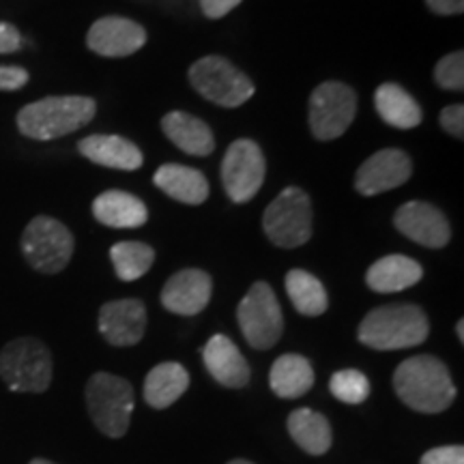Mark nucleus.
Instances as JSON below:
<instances>
[{
    "mask_svg": "<svg viewBox=\"0 0 464 464\" xmlns=\"http://www.w3.org/2000/svg\"><path fill=\"white\" fill-rule=\"evenodd\" d=\"M393 390L409 409L428 415L448 411L458 393L448 365L432 355L404 359L393 372Z\"/></svg>",
    "mask_w": 464,
    "mask_h": 464,
    "instance_id": "1",
    "label": "nucleus"
},
{
    "mask_svg": "<svg viewBox=\"0 0 464 464\" xmlns=\"http://www.w3.org/2000/svg\"><path fill=\"white\" fill-rule=\"evenodd\" d=\"M430 324L420 305L393 304L368 312L359 324V342L374 351H402L426 342Z\"/></svg>",
    "mask_w": 464,
    "mask_h": 464,
    "instance_id": "2",
    "label": "nucleus"
},
{
    "mask_svg": "<svg viewBox=\"0 0 464 464\" xmlns=\"http://www.w3.org/2000/svg\"><path fill=\"white\" fill-rule=\"evenodd\" d=\"M97 103L84 95H61L28 103L17 112V127L33 140H54L95 119Z\"/></svg>",
    "mask_w": 464,
    "mask_h": 464,
    "instance_id": "3",
    "label": "nucleus"
},
{
    "mask_svg": "<svg viewBox=\"0 0 464 464\" xmlns=\"http://www.w3.org/2000/svg\"><path fill=\"white\" fill-rule=\"evenodd\" d=\"M52 355L37 338H15L0 351V379L15 393H44L52 382Z\"/></svg>",
    "mask_w": 464,
    "mask_h": 464,
    "instance_id": "4",
    "label": "nucleus"
},
{
    "mask_svg": "<svg viewBox=\"0 0 464 464\" xmlns=\"http://www.w3.org/2000/svg\"><path fill=\"white\" fill-rule=\"evenodd\" d=\"M86 406L97 430L110 439L125 437L133 413V387L116 374H92L86 382Z\"/></svg>",
    "mask_w": 464,
    "mask_h": 464,
    "instance_id": "5",
    "label": "nucleus"
},
{
    "mask_svg": "<svg viewBox=\"0 0 464 464\" xmlns=\"http://www.w3.org/2000/svg\"><path fill=\"white\" fill-rule=\"evenodd\" d=\"M75 241L65 224L50 216H37L22 235V254L34 271L45 276L61 274L73 256Z\"/></svg>",
    "mask_w": 464,
    "mask_h": 464,
    "instance_id": "6",
    "label": "nucleus"
},
{
    "mask_svg": "<svg viewBox=\"0 0 464 464\" xmlns=\"http://www.w3.org/2000/svg\"><path fill=\"white\" fill-rule=\"evenodd\" d=\"M237 321L249 346L256 351L274 348L284 334L282 307L274 288L266 282L254 284L237 307Z\"/></svg>",
    "mask_w": 464,
    "mask_h": 464,
    "instance_id": "7",
    "label": "nucleus"
},
{
    "mask_svg": "<svg viewBox=\"0 0 464 464\" xmlns=\"http://www.w3.org/2000/svg\"><path fill=\"white\" fill-rule=\"evenodd\" d=\"M189 82L202 97L222 108H239L254 95V84L224 56H205L189 67Z\"/></svg>",
    "mask_w": 464,
    "mask_h": 464,
    "instance_id": "8",
    "label": "nucleus"
},
{
    "mask_svg": "<svg viewBox=\"0 0 464 464\" xmlns=\"http://www.w3.org/2000/svg\"><path fill=\"white\" fill-rule=\"evenodd\" d=\"M263 228L277 247H301L312 237V202L301 188H286L266 207Z\"/></svg>",
    "mask_w": 464,
    "mask_h": 464,
    "instance_id": "9",
    "label": "nucleus"
},
{
    "mask_svg": "<svg viewBox=\"0 0 464 464\" xmlns=\"http://www.w3.org/2000/svg\"><path fill=\"white\" fill-rule=\"evenodd\" d=\"M357 95L344 82L318 84L310 97V130L316 140H335L353 125Z\"/></svg>",
    "mask_w": 464,
    "mask_h": 464,
    "instance_id": "10",
    "label": "nucleus"
},
{
    "mask_svg": "<svg viewBox=\"0 0 464 464\" xmlns=\"http://www.w3.org/2000/svg\"><path fill=\"white\" fill-rule=\"evenodd\" d=\"M266 164L263 149L241 138L230 144L222 161V183L232 202H249L263 188Z\"/></svg>",
    "mask_w": 464,
    "mask_h": 464,
    "instance_id": "11",
    "label": "nucleus"
},
{
    "mask_svg": "<svg viewBox=\"0 0 464 464\" xmlns=\"http://www.w3.org/2000/svg\"><path fill=\"white\" fill-rule=\"evenodd\" d=\"M147 28L130 17L108 15L97 20L86 34V45L95 54L106 58H125L147 45Z\"/></svg>",
    "mask_w": 464,
    "mask_h": 464,
    "instance_id": "12",
    "label": "nucleus"
},
{
    "mask_svg": "<svg viewBox=\"0 0 464 464\" xmlns=\"http://www.w3.org/2000/svg\"><path fill=\"white\" fill-rule=\"evenodd\" d=\"M393 224H396L400 235H404L406 239L415 241L417 246L423 247L440 249L448 246L451 239L450 222L430 202H406L396 211Z\"/></svg>",
    "mask_w": 464,
    "mask_h": 464,
    "instance_id": "13",
    "label": "nucleus"
},
{
    "mask_svg": "<svg viewBox=\"0 0 464 464\" xmlns=\"http://www.w3.org/2000/svg\"><path fill=\"white\" fill-rule=\"evenodd\" d=\"M413 161L400 149H382L368 158L355 174V189L362 196H379L411 179Z\"/></svg>",
    "mask_w": 464,
    "mask_h": 464,
    "instance_id": "14",
    "label": "nucleus"
},
{
    "mask_svg": "<svg viewBox=\"0 0 464 464\" xmlns=\"http://www.w3.org/2000/svg\"><path fill=\"white\" fill-rule=\"evenodd\" d=\"M100 332L112 346H136L147 332V307L140 299L108 301L100 310Z\"/></svg>",
    "mask_w": 464,
    "mask_h": 464,
    "instance_id": "15",
    "label": "nucleus"
},
{
    "mask_svg": "<svg viewBox=\"0 0 464 464\" xmlns=\"http://www.w3.org/2000/svg\"><path fill=\"white\" fill-rule=\"evenodd\" d=\"M213 280L202 269H183L174 274L161 288V305L172 314L196 316L208 305Z\"/></svg>",
    "mask_w": 464,
    "mask_h": 464,
    "instance_id": "16",
    "label": "nucleus"
},
{
    "mask_svg": "<svg viewBox=\"0 0 464 464\" xmlns=\"http://www.w3.org/2000/svg\"><path fill=\"white\" fill-rule=\"evenodd\" d=\"M207 372L216 379L219 385L228 390H241L249 382V365L235 342L222 334H216L202 348Z\"/></svg>",
    "mask_w": 464,
    "mask_h": 464,
    "instance_id": "17",
    "label": "nucleus"
},
{
    "mask_svg": "<svg viewBox=\"0 0 464 464\" xmlns=\"http://www.w3.org/2000/svg\"><path fill=\"white\" fill-rule=\"evenodd\" d=\"M161 130L168 136L174 147H179L183 153L196 155V158H205L211 155L216 149V136H213L211 127L198 116L181 112V110H174V112L166 114L161 119Z\"/></svg>",
    "mask_w": 464,
    "mask_h": 464,
    "instance_id": "18",
    "label": "nucleus"
},
{
    "mask_svg": "<svg viewBox=\"0 0 464 464\" xmlns=\"http://www.w3.org/2000/svg\"><path fill=\"white\" fill-rule=\"evenodd\" d=\"M78 150L92 164L114 170H138L142 166V150L121 136H86L78 142Z\"/></svg>",
    "mask_w": 464,
    "mask_h": 464,
    "instance_id": "19",
    "label": "nucleus"
},
{
    "mask_svg": "<svg viewBox=\"0 0 464 464\" xmlns=\"http://www.w3.org/2000/svg\"><path fill=\"white\" fill-rule=\"evenodd\" d=\"M92 216L110 228H140L147 224L149 211L138 196L110 189L92 200Z\"/></svg>",
    "mask_w": 464,
    "mask_h": 464,
    "instance_id": "20",
    "label": "nucleus"
},
{
    "mask_svg": "<svg viewBox=\"0 0 464 464\" xmlns=\"http://www.w3.org/2000/svg\"><path fill=\"white\" fill-rule=\"evenodd\" d=\"M153 183L183 205H202L208 198V181L200 170L181 164H164L155 172Z\"/></svg>",
    "mask_w": 464,
    "mask_h": 464,
    "instance_id": "21",
    "label": "nucleus"
},
{
    "mask_svg": "<svg viewBox=\"0 0 464 464\" xmlns=\"http://www.w3.org/2000/svg\"><path fill=\"white\" fill-rule=\"evenodd\" d=\"M423 277V269L417 260L409 256H400V254H392L385 256L370 266L365 274V284L374 290V293H400L415 284H420Z\"/></svg>",
    "mask_w": 464,
    "mask_h": 464,
    "instance_id": "22",
    "label": "nucleus"
},
{
    "mask_svg": "<svg viewBox=\"0 0 464 464\" xmlns=\"http://www.w3.org/2000/svg\"><path fill=\"white\" fill-rule=\"evenodd\" d=\"M189 374L181 363L164 362L155 365L144 379V402L150 409H168L188 392Z\"/></svg>",
    "mask_w": 464,
    "mask_h": 464,
    "instance_id": "23",
    "label": "nucleus"
},
{
    "mask_svg": "<svg viewBox=\"0 0 464 464\" xmlns=\"http://www.w3.org/2000/svg\"><path fill=\"white\" fill-rule=\"evenodd\" d=\"M269 382L277 398H301L314 385V368L304 355L288 353V355L277 357L271 365Z\"/></svg>",
    "mask_w": 464,
    "mask_h": 464,
    "instance_id": "24",
    "label": "nucleus"
},
{
    "mask_svg": "<svg viewBox=\"0 0 464 464\" xmlns=\"http://www.w3.org/2000/svg\"><path fill=\"white\" fill-rule=\"evenodd\" d=\"M374 106L381 119L396 130H413L423 121L420 103L398 84H381L376 89Z\"/></svg>",
    "mask_w": 464,
    "mask_h": 464,
    "instance_id": "25",
    "label": "nucleus"
},
{
    "mask_svg": "<svg viewBox=\"0 0 464 464\" xmlns=\"http://www.w3.org/2000/svg\"><path fill=\"white\" fill-rule=\"evenodd\" d=\"M288 432L305 454L323 456L334 443L329 420L312 409H297L288 417Z\"/></svg>",
    "mask_w": 464,
    "mask_h": 464,
    "instance_id": "26",
    "label": "nucleus"
},
{
    "mask_svg": "<svg viewBox=\"0 0 464 464\" xmlns=\"http://www.w3.org/2000/svg\"><path fill=\"white\" fill-rule=\"evenodd\" d=\"M286 293L295 310L304 316H321L327 312L329 297L323 282L304 269H293L286 276Z\"/></svg>",
    "mask_w": 464,
    "mask_h": 464,
    "instance_id": "27",
    "label": "nucleus"
},
{
    "mask_svg": "<svg viewBox=\"0 0 464 464\" xmlns=\"http://www.w3.org/2000/svg\"><path fill=\"white\" fill-rule=\"evenodd\" d=\"M110 260L119 280L136 282L153 266L155 249L140 241H121L110 247Z\"/></svg>",
    "mask_w": 464,
    "mask_h": 464,
    "instance_id": "28",
    "label": "nucleus"
},
{
    "mask_svg": "<svg viewBox=\"0 0 464 464\" xmlns=\"http://www.w3.org/2000/svg\"><path fill=\"white\" fill-rule=\"evenodd\" d=\"M329 390L340 402L362 404L370 396V381L359 370H340L329 381Z\"/></svg>",
    "mask_w": 464,
    "mask_h": 464,
    "instance_id": "29",
    "label": "nucleus"
},
{
    "mask_svg": "<svg viewBox=\"0 0 464 464\" xmlns=\"http://www.w3.org/2000/svg\"><path fill=\"white\" fill-rule=\"evenodd\" d=\"M434 80L440 89L445 91H462L464 89V54L454 52V54L443 56L434 67Z\"/></svg>",
    "mask_w": 464,
    "mask_h": 464,
    "instance_id": "30",
    "label": "nucleus"
},
{
    "mask_svg": "<svg viewBox=\"0 0 464 464\" xmlns=\"http://www.w3.org/2000/svg\"><path fill=\"white\" fill-rule=\"evenodd\" d=\"M420 464H464L462 445H443V448L428 450L421 456Z\"/></svg>",
    "mask_w": 464,
    "mask_h": 464,
    "instance_id": "31",
    "label": "nucleus"
},
{
    "mask_svg": "<svg viewBox=\"0 0 464 464\" xmlns=\"http://www.w3.org/2000/svg\"><path fill=\"white\" fill-rule=\"evenodd\" d=\"M440 127L450 133V136L462 140L464 138V108L460 103L456 106H448L440 112Z\"/></svg>",
    "mask_w": 464,
    "mask_h": 464,
    "instance_id": "32",
    "label": "nucleus"
},
{
    "mask_svg": "<svg viewBox=\"0 0 464 464\" xmlns=\"http://www.w3.org/2000/svg\"><path fill=\"white\" fill-rule=\"evenodd\" d=\"M28 82V72L22 67H0V91H17Z\"/></svg>",
    "mask_w": 464,
    "mask_h": 464,
    "instance_id": "33",
    "label": "nucleus"
},
{
    "mask_svg": "<svg viewBox=\"0 0 464 464\" xmlns=\"http://www.w3.org/2000/svg\"><path fill=\"white\" fill-rule=\"evenodd\" d=\"M241 0H200V9L208 20H219V17L228 15L232 9H237Z\"/></svg>",
    "mask_w": 464,
    "mask_h": 464,
    "instance_id": "34",
    "label": "nucleus"
},
{
    "mask_svg": "<svg viewBox=\"0 0 464 464\" xmlns=\"http://www.w3.org/2000/svg\"><path fill=\"white\" fill-rule=\"evenodd\" d=\"M22 48V34L9 22H0V54H11Z\"/></svg>",
    "mask_w": 464,
    "mask_h": 464,
    "instance_id": "35",
    "label": "nucleus"
},
{
    "mask_svg": "<svg viewBox=\"0 0 464 464\" xmlns=\"http://www.w3.org/2000/svg\"><path fill=\"white\" fill-rule=\"evenodd\" d=\"M426 5L437 15H460L464 11V0H426Z\"/></svg>",
    "mask_w": 464,
    "mask_h": 464,
    "instance_id": "36",
    "label": "nucleus"
},
{
    "mask_svg": "<svg viewBox=\"0 0 464 464\" xmlns=\"http://www.w3.org/2000/svg\"><path fill=\"white\" fill-rule=\"evenodd\" d=\"M456 334H458V340L464 342V321H458V324H456Z\"/></svg>",
    "mask_w": 464,
    "mask_h": 464,
    "instance_id": "37",
    "label": "nucleus"
},
{
    "mask_svg": "<svg viewBox=\"0 0 464 464\" xmlns=\"http://www.w3.org/2000/svg\"><path fill=\"white\" fill-rule=\"evenodd\" d=\"M31 464H56V462L45 460V458H34V460H31Z\"/></svg>",
    "mask_w": 464,
    "mask_h": 464,
    "instance_id": "38",
    "label": "nucleus"
},
{
    "mask_svg": "<svg viewBox=\"0 0 464 464\" xmlns=\"http://www.w3.org/2000/svg\"><path fill=\"white\" fill-rule=\"evenodd\" d=\"M228 464H254V462H249V460H230Z\"/></svg>",
    "mask_w": 464,
    "mask_h": 464,
    "instance_id": "39",
    "label": "nucleus"
}]
</instances>
